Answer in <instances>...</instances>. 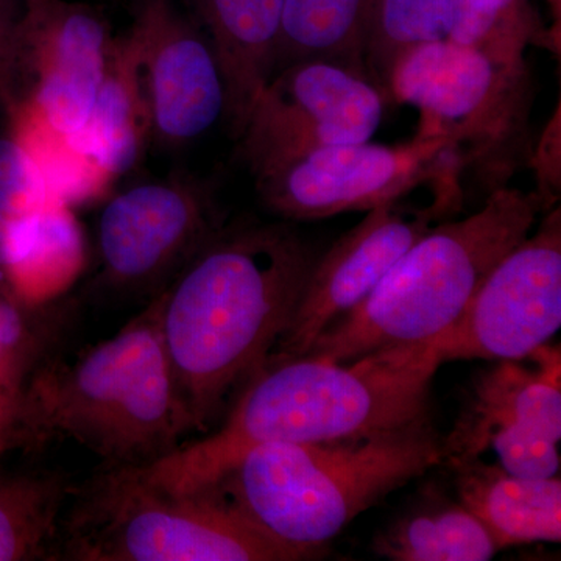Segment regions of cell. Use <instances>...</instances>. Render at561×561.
<instances>
[{"instance_id": "obj_10", "label": "cell", "mask_w": 561, "mask_h": 561, "mask_svg": "<svg viewBox=\"0 0 561 561\" xmlns=\"http://www.w3.org/2000/svg\"><path fill=\"white\" fill-rule=\"evenodd\" d=\"M560 346H538L472 378L459 419L443 438V463L493 449L501 467L523 478L559 474Z\"/></svg>"}, {"instance_id": "obj_16", "label": "cell", "mask_w": 561, "mask_h": 561, "mask_svg": "<svg viewBox=\"0 0 561 561\" xmlns=\"http://www.w3.org/2000/svg\"><path fill=\"white\" fill-rule=\"evenodd\" d=\"M194 5L219 61L225 117L238 139L278 66L284 0H194Z\"/></svg>"}, {"instance_id": "obj_5", "label": "cell", "mask_w": 561, "mask_h": 561, "mask_svg": "<svg viewBox=\"0 0 561 561\" xmlns=\"http://www.w3.org/2000/svg\"><path fill=\"white\" fill-rule=\"evenodd\" d=\"M545 208L537 192L497 187L478 213L431 228L364 301L321 332L306 356L351 362L446 334Z\"/></svg>"}, {"instance_id": "obj_8", "label": "cell", "mask_w": 561, "mask_h": 561, "mask_svg": "<svg viewBox=\"0 0 561 561\" xmlns=\"http://www.w3.org/2000/svg\"><path fill=\"white\" fill-rule=\"evenodd\" d=\"M463 160L451 144L421 138L397 146L370 140L313 150L256 179L265 208L286 220H320L400 202L424 181L460 197Z\"/></svg>"}, {"instance_id": "obj_4", "label": "cell", "mask_w": 561, "mask_h": 561, "mask_svg": "<svg viewBox=\"0 0 561 561\" xmlns=\"http://www.w3.org/2000/svg\"><path fill=\"white\" fill-rule=\"evenodd\" d=\"M442 463L430 416L367 437L256 446L216 486L265 534L321 557L360 513Z\"/></svg>"}, {"instance_id": "obj_22", "label": "cell", "mask_w": 561, "mask_h": 561, "mask_svg": "<svg viewBox=\"0 0 561 561\" xmlns=\"http://www.w3.org/2000/svg\"><path fill=\"white\" fill-rule=\"evenodd\" d=\"M83 260L79 221L70 206L51 198L3 275L25 300L46 305L79 275Z\"/></svg>"}, {"instance_id": "obj_25", "label": "cell", "mask_w": 561, "mask_h": 561, "mask_svg": "<svg viewBox=\"0 0 561 561\" xmlns=\"http://www.w3.org/2000/svg\"><path fill=\"white\" fill-rule=\"evenodd\" d=\"M531 0H454L449 38L505 65L524 62L527 46L540 36Z\"/></svg>"}, {"instance_id": "obj_11", "label": "cell", "mask_w": 561, "mask_h": 561, "mask_svg": "<svg viewBox=\"0 0 561 561\" xmlns=\"http://www.w3.org/2000/svg\"><path fill=\"white\" fill-rule=\"evenodd\" d=\"M220 230L213 194L191 176L122 191L99 217L101 279L111 289L153 298Z\"/></svg>"}, {"instance_id": "obj_30", "label": "cell", "mask_w": 561, "mask_h": 561, "mask_svg": "<svg viewBox=\"0 0 561 561\" xmlns=\"http://www.w3.org/2000/svg\"><path fill=\"white\" fill-rule=\"evenodd\" d=\"M551 7L553 18L557 20V24L560 25V13H561V0H546Z\"/></svg>"}, {"instance_id": "obj_14", "label": "cell", "mask_w": 561, "mask_h": 561, "mask_svg": "<svg viewBox=\"0 0 561 561\" xmlns=\"http://www.w3.org/2000/svg\"><path fill=\"white\" fill-rule=\"evenodd\" d=\"M128 35L138 54L150 140L179 149L225 117L227 94L213 46L172 0H140Z\"/></svg>"}, {"instance_id": "obj_7", "label": "cell", "mask_w": 561, "mask_h": 561, "mask_svg": "<svg viewBox=\"0 0 561 561\" xmlns=\"http://www.w3.org/2000/svg\"><path fill=\"white\" fill-rule=\"evenodd\" d=\"M383 94L419 110L416 136L451 144L467 169L500 160L502 149L519 142L530 105L529 70L526 61L505 65L451 39L434 41L394 61Z\"/></svg>"}, {"instance_id": "obj_18", "label": "cell", "mask_w": 561, "mask_h": 561, "mask_svg": "<svg viewBox=\"0 0 561 561\" xmlns=\"http://www.w3.org/2000/svg\"><path fill=\"white\" fill-rule=\"evenodd\" d=\"M76 136L81 149L113 181L138 164L150 142L138 54L128 33L114 38L90 121Z\"/></svg>"}, {"instance_id": "obj_2", "label": "cell", "mask_w": 561, "mask_h": 561, "mask_svg": "<svg viewBox=\"0 0 561 561\" xmlns=\"http://www.w3.org/2000/svg\"><path fill=\"white\" fill-rule=\"evenodd\" d=\"M317 254L287 224L220 230L161 291V330L197 432L267 364Z\"/></svg>"}, {"instance_id": "obj_3", "label": "cell", "mask_w": 561, "mask_h": 561, "mask_svg": "<svg viewBox=\"0 0 561 561\" xmlns=\"http://www.w3.org/2000/svg\"><path fill=\"white\" fill-rule=\"evenodd\" d=\"M27 448L70 438L105 467H146L197 431L161 330V291L113 337L47 360L22 391Z\"/></svg>"}, {"instance_id": "obj_15", "label": "cell", "mask_w": 561, "mask_h": 561, "mask_svg": "<svg viewBox=\"0 0 561 561\" xmlns=\"http://www.w3.org/2000/svg\"><path fill=\"white\" fill-rule=\"evenodd\" d=\"M435 219L440 214L434 206L412 210L394 202L368 210L364 220L317 257L289 330L267 362L306 356L321 332L364 301Z\"/></svg>"}, {"instance_id": "obj_12", "label": "cell", "mask_w": 561, "mask_h": 561, "mask_svg": "<svg viewBox=\"0 0 561 561\" xmlns=\"http://www.w3.org/2000/svg\"><path fill=\"white\" fill-rule=\"evenodd\" d=\"M9 108L31 110L51 130L77 135L90 121L108 65V22L68 0H21Z\"/></svg>"}, {"instance_id": "obj_9", "label": "cell", "mask_w": 561, "mask_h": 561, "mask_svg": "<svg viewBox=\"0 0 561 561\" xmlns=\"http://www.w3.org/2000/svg\"><path fill=\"white\" fill-rule=\"evenodd\" d=\"M387 99L364 73L327 60L279 69L253 103L238 153L254 180L313 150L370 140Z\"/></svg>"}, {"instance_id": "obj_26", "label": "cell", "mask_w": 561, "mask_h": 561, "mask_svg": "<svg viewBox=\"0 0 561 561\" xmlns=\"http://www.w3.org/2000/svg\"><path fill=\"white\" fill-rule=\"evenodd\" d=\"M51 198L31 153L13 133L0 135V272L18 256Z\"/></svg>"}, {"instance_id": "obj_28", "label": "cell", "mask_w": 561, "mask_h": 561, "mask_svg": "<svg viewBox=\"0 0 561 561\" xmlns=\"http://www.w3.org/2000/svg\"><path fill=\"white\" fill-rule=\"evenodd\" d=\"M21 446L27 448L22 393L0 387V459Z\"/></svg>"}, {"instance_id": "obj_27", "label": "cell", "mask_w": 561, "mask_h": 561, "mask_svg": "<svg viewBox=\"0 0 561 561\" xmlns=\"http://www.w3.org/2000/svg\"><path fill=\"white\" fill-rule=\"evenodd\" d=\"M21 11V0H0V105L9 98Z\"/></svg>"}, {"instance_id": "obj_6", "label": "cell", "mask_w": 561, "mask_h": 561, "mask_svg": "<svg viewBox=\"0 0 561 561\" xmlns=\"http://www.w3.org/2000/svg\"><path fill=\"white\" fill-rule=\"evenodd\" d=\"M316 559L265 534L217 486L169 493L139 467H105L73 486L55 553V560L76 561Z\"/></svg>"}, {"instance_id": "obj_29", "label": "cell", "mask_w": 561, "mask_h": 561, "mask_svg": "<svg viewBox=\"0 0 561 561\" xmlns=\"http://www.w3.org/2000/svg\"><path fill=\"white\" fill-rule=\"evenodd\" d=\"M560 116L553 117L551 127H549L548 135L541 142L540 154V195L541 201L545 202L546 208L556 202V192L559 194L560 179L559 173H556V146L560 144Z\"/></svg>"}, {"instance_id": "obj_17", "label": "cell", "mask_w": 561, "mask_h": 561, "mask_svg": "<svg viewBox=\"0 0 561 561\" xmlns=\"http://www.w3.org/2000/svg\"><path fill=\"white\" fill-rule=\"evenodd\" d=\"M457 496L500 549L561 540V481L523 478L478 459L449 461Z\"/></svg>"}, {"instance_id": "obj_23", "label": "cell", "mask_w": 561, "mask_h": 561, "mask_svg": "<svg viewBox=\"0 0 561 561\" xmlns=\"http://www.w3.org/2000/svg\"><path fill=\"white\" fill-rule=\"evenodd\" d=\"M453 22L454 0H371L364 54L368 79L383 92L394 61L421 44L448 39Z\"/></svg>"}, {"instance_id": "obj_1", "label": "cell", "mask_w": 561, "mask_h": 561, "mask_svg": "<svg viewBox=\"0 0 561 561\" xmlns=\"http://www.w3.org/2000/svg\"><path fill=\"white\" fill-rule=\"evenodd\" d=\"M442 364V335L351 362L313 356L267 362L243 386L219 431L139 470L169 493H197L216 486L256 446L400 430L430 419L431 383Z\"/></svg>"}, {"instance_id": "obj_24", "label": "cell", "mask_w": 561, "mask_h": 561, "mask_svg": "<svg viewBox=\"0 0 561 561\" xmlns=\"http://www.w3.org/2000/svg\"><path fill=\"white\" fill-rule=\"evenodd\" d=\"M46 305L25 300L0 272V387L22 393L51 359L61 319Z\"/></svg>"}, {"instance_id": "obj_21", "label": "cell", "mask_w": 561, "mask_h": 561, "mask_svg": "<svg viewBox=\"0 0 561 561\" xmlns=\"http://www.w3.org/2000/svg\"><path fill=\"white\" fill-rule=\"evenodd\" d=\"M370 9L371 0H284L276 72L291 62L327 60L367 76Z\"/></svg>"}, {"instance_id": "obj_19", "label": "cell", "mask_w": 561, "mask_h": 561, "mask_svg": "<svg viewBox=\"0 0 561 561\" xmlns=\"http://www.w3.org/2000/svg\"><path fill=\"white\" fill-rule=\"evenodd\" d=\"M373 551L393 561H486L501 549L474 513L437 494L379 534Z\"/></svg>"}, {"instance_id": "obj_13", "label": "cell", "mask_w": 561, "mask_h": 561, "mask_svg": "<svg viewBox=\"0 0 561 561\" xmlns=\"http://www.w3.org/2000/svg\"><path fill=\"white\" fill-rule=\"evenodd\" d=\"M561 327V213L489 273L460 319L442 335L443 362L519 360Z\"/></svg>"}, {"instance_id": "obj_20", "label": "cell", "mask_w": 561, "mask_h": 561, "mask_svg": "<svg viewBox=\"0 0 561 561\" xmlns=\"http://www.w3.org/2000/svg\"><path fill=\"white\" fill-rule=\"evenodd\" d=\"M72 491L61 472L0 470V561L55 560Z\"/></svg>"}]
</instances>
